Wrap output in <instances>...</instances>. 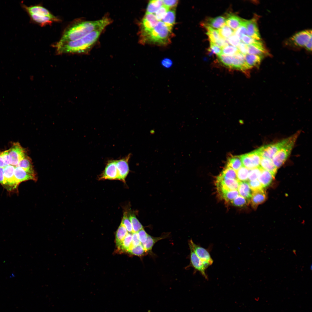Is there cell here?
Masks as SVG:
<instances>
[{"label":"cell","mask_w":312,"mask_h":312,"mask_svg":"<svg viewBox=\"0 0 312 312\" xmlns=\"http://www.w3.org/2000/svg\"><path fill=\"white\" fill-rule=\"evenodd\" d=\"M111 23L110 18L104 17L94 21H81L71 24L65 29L59 41L65 42L81 38L95 30L104 29Z\"/></svg>","instance_id":"1"},{"label":"cell","mask_w":312,"mask_h":312,"mask_svg":"<svg viewBox=\"0 0 312 312\" xmlns=\"http://www.w3.org/2000/svg\"><path fill=\"white\" fill-rule=\"evenodd\" d=\"M103 30L94 31L75 40L65 42L58 41L54 46L56 53L57 54L85 53L96 42Z\"/></svg>","instance_id":"2"},{"label":"cell","mask_w":312,"mask_h":312,"mask_svg":"<svg viewBox=\"0 0 312 312\" xmlns=\"http://www.w3.org/2000/svg\"><path fill=\"white\" fill-rule=\"evenodd\" d=\"M172 28L161 21H159L152 30L139 34V42L143 44L166 46L171 43V39L173 37Z\"/></svg>","instance_id":"3"},{"label":"cell","mask_w":312,"mask_h":312,"mask_svg":"<svg viewBox=\"0 0 312 312\" xmlns=\"http://www.w3.org/2000/svg\"><path fill=\"white\" fill-rule=\"evenodd\" d=\"M300 133L298 131L289 137L288 141L274 155L272 160L277 168L280 167L285 161L293 149Z\"/></svg>","instance_id":"4"},{"label":"cell","mask_w":312,"mask_h":312,"mask_svg":"<svg viewBox=\"0 0 312 312\" xmlns=\"http://www.w3.org/2000/svg\"><path fill=\"white\" fill-rule=\"evenodd\" d=\"M289 137L277 143L264 146L257 149L261 157L272 159L277 152L289 140Z\"/></svg>","instance_id":"5"},{"label":"cell","mask_w":312,"mask_h":312,"mask_svg":"<svg viewBox=\"0 0 312 312\" xmlns=\"http://www.w3.org/2000/svg\"><path fill=\"white\" fill-rule=\"evenodd\" d=\"M242 166L252 169L260 166L261 157L257 149L239 156Z\"/></svg>","instance_id":"6"},{"label":"cell","mask_w":312,"mask_h":312,"mask_svg":"<svg viewBox=\"0 0 312 312\" xmlns=\"http://www.w3.org/2000/svg\"><path fill=\"white\" fill-rule=\"evenodd\" d=\"M190 248H191L201 260L206 269L213 263V261L207 250L195 244L192 239L189 242Z\"/></svg>","instance_id":"7"},{"label":"cell","mask_w":312,"mask_h":312,"mask_svg":"<svg viewBox=\"0 0 312 312\" xmlns=\"http://www.w3.org/2000/svg\"><path fill=\"white\" fill-rule=\"evenodd\" d=\"M8 151L10 164L15 166L26 155L25 150L18 142L14 143Z\"/></svg>","instance_id":"8"},{"label":"cell","mask_w":312,"mask_h":312,"mask_svg":"<svg viewBox=\"0 0 312 312\" xmlns=\"http://www.w3.org/2000/svg\"><path fill=\"white\" fill-rule=\"evenodd\" d=\"M15 167L9 165L3 168L4 184L3 186L10 191L16 189L19 185L14 176Z\"/></svg>","instance_id":"9"},{"label":"cell","mask_w":312,"mask_h":312,"mask_svg":"<svg viewBox=\"0 0 312 312\" xmlns=\"http://www.w3.org/2000/svg\"><path fill=\"white\" fill-rule=\"evenodd\" d=\"M99 180H118V174L116 160L109 161L105 169L99 177Z\"/></svg>","instance_id":"10"},{"label":"cell","mask_w":312,"mask_h":312,"mask_svg":"<svg viewBox=\"0 0 312 312\" xmlns=\"http://www.w3.org/2000/svg\"><path fill=\"white\" fill-rule=\"evenodd\" d=\"M158 22L154 14L146 13L140 23L139 34L151 30L155 27Z\"/></svg>","instance_id":"11"},{"label":"cell","mask_w":312,"mask_h":312,"mask_svg":"<svg viewBox=\"0 0 312 312\" xmlns=\"http://www.w3.org/2000/svg\"><path fill=\"white\" fill-rule=\"evenodd\" d=\"M312 38L311 30H305L298 32L290 38V40L296 46L304 47L306 44Z\"/></svg>","instance_id":"12"},{"label":"cell","mask_w":312,"mask_h":312,"mask_svg":"<svg viewBox=\"0 0 312 312\" xmlns=\"http://www.w3.org/2000/svg\"><path fill=\"white\" fill-rule=\"evenodd\" d=\"M131 155L129 154L126 157L119 160H116L118 174V180L125 182V179L129 171V161Z\"/></svg>","instance_id":"13"},{"label":"cell","mask_w":312,"mask_h":312,"mask_svg":"<svg viewBox=\"0 0 312 312\" xmlns=\"http://www.w3.org/2000/svg\"><path fill=\"white\" fill-rule=\"evenodd\" d=\"M23 9L28 14H32L38 16H47L54 17L53 15L47 9L40 5L27 6L23 3H21Z\"/></svg>","instance_id":"14"},{"label":"cell","mask_w":312,"mask_h":312,"mask_svg":"<svg viewBox=\"0 0 312 312\" xmlns=\"http://www.w3.org/2000/svg\"><path fill=\"white\" fill-rule=\"evenodd\" d=\"M240 181L237 179H231L222 177L220 175L216 180L217 188L227 190H237Z\"/></svg>","instance_id":"15"},{"label":"cell","mask_w":312,"mask_h":312,"mask_svg":"<svg viewBox=\"0 0 312 312\" xmlns=\"http://www.w3.org/2000/svg\"><path fill=\"white\" fill-rule=\"evenodd\" d=\"M14 176L16 182L18 184L23 181L29 180L34 181L37 180L36 174L29 172L18 166L15 167Z\"/></svg>","instance_id":"16"},{"label":"cell","mask_w":312,"mask_h":312,"mask_svg":"<svg viewBox=\"0 0 312 312\" xmlns=\"http://www.w3.org/2000/svg\"><path fill=\"white\" fill-rule=\"evenodd\" d=\"M244 24L247 30V35L257 40H260L261 36L257 23L254 18L250 20H244Z\"/></svg>","instance_id":"17"},{"label":"cell","mask_w":312,"mask_h":312,"mask_svg":"<svg viewBox=\"0 0 312 312\" xmlns=\"http://www.w3.org/2000/svg\"><path fill=\"white\" fill-rule=\"evenodd\" d=\"M190 260L192 266L196 270L200 272L206 279L208 277L206 273V268L203 262L195 253L193 250L190 248Z\"/></svg>","instance_id":"18"},{"label":"cell","mask_w":312,"mask_h":312,"mask_svg":"<svg viewBox=\"0 0 312 312\" xmlns=\"http://www.w3.org/2000/svg\"><path fill=\"white\" fill-rule=\"evenodd\" d=\"M247 54L258 56L262 58L268 54L261 42L251 44L247 45Z\"/></svg>","instance_id":"19"},{"label":"cell","mask_w":312,"mask_h":312,"mask_svg":"<svg viewBox=\"0 0 312 312\" xmlns=\"http://www.w3.org/2000/svg\"><path fill=\"white\" fill-rule=\"evenodd\" d=\"M31 21L42 26L51 24L54 22L60 21V20L57 17L38 16L32 14H28Z\"/></svg>","instance_id":"20"},{"label":"cell","mask_w":312,"mask_h":312,"mask_svg":"<svg viewBox=\"0 0 312 312\" xmlns=\"http://www.w3.org/2000/svg\"><path fill=\"white\" fill-rule=\"evenodd\" d=\"M266 199V194L263 189L253 192L250 199L252 207L256 208L258 205L264 202Z\"/></svg>","instance_id":"21"},{"label":"cell","mask_w":312,"mask_h":312,"mask_svg":"<svg viewBox=\"0 0 312 312\" xmlns=\"http://www.w3.org/2000/svg\"><path fill=\"white\" fill-rule=\"evenodd\" d=\"M239 195L249 201L251 198L253 191L247 181L240 182L237 190Z\"/></svg>","instance_id":"22"},{"label":"cell","mask_w":312,"mask_h":312,"mask_svg":"<svg viewBox=\"0 0 312 312\" xmlns=\"http://www.w3.org/2000/svg\"><path fill=\"white\" fill-rule=\"evenodd\" d=\"M244 20L236 15L229 14L226 19V24L235 31L242 24Z\"/></svg>","instance_id":"23"},{"label":"cell","mask_w":312,"mask_h":312,"mask_svg":"<svg viewBox=\"0 0 312 312\" xmlns=\"http://www.w3.org/2000/svg\"><path fill=\"white\" fill-rule=\"evenodd\" d=\"M274 177L270 172L262 169L258 180L264 188L270 185Z\"/></svg>","instance_id":"24"},{"label":"cell","mask_w":312,"mask_h":312,"mask_svg":"<svg viewBox=\"0 0 312 312\" xmlns=\"http://www.w3.org/2000/svg\"><path fill=\"white\" fill-rule=\"evenodd\" d=\"M260 166L262 169L270 172L274 176L277 172V168L271 159L261 157Z\"/></svg>","instance_id":"25"},{"label":"cell","mask_w":312,"mask_h":312,"mask_svg":"<svg viewBox=\"0 0 312 312\" xmlns=\"http://www.w3.org/2000/svg\"><path fill=\"white\" fill-rule=\"evenodd\" d=\"M16 166L20 167L29 172L36 174L31 159L27 155L19 161Z\"/></svg>","instance_id":"26"},{"label":"cell","mask_w":312,"mask_h":312,"mask_svg":"<svg viewBox=\"0 0 312 312\" xmlns=\"http://www.w3.org/2000/svg\"><path fill=\"white\" fill-rule=\"evenodd\" d=\"M226 24V18L222 16H218L209 18L207 24L211 27L219 29Z\"/></svg>","instance_id":"27"},{"label":"cell","mask_w":312,"mask_h":312,"mask_svg":"<svg viewBox=\"0 0 312 312\" xmlns=\"http://www.w3.org/2000/svg\"><path fill=\"white\" fill-rule=\"evenodd\" d=\"M167 235H164L159 237H154L148 235L146 241L144 243L141 244L146 252H150L156 242L161 239L167 237Z\"/></svg>","instance_id":"28"},{"label":"cell","mask_w":312,"mask_h":312,"mask_svg":"<svg viewBox=\"0 0 312 312\" xmlns=\"http://www.w3.org/2000/svg\"><path fill=\"white\" fill-rule=\"evenodd\" d=\"M245 58L246 64L250 68L258 67L262 59L258 56L248 54L245 55Z\"/></svg>","instance_id":"29"},{"label":"cell","mask_w":312,"mask_h":312,"mask_svg":"<svg viewBox=\"0 0 312 312\" xmlns=\"http://www.w3.org/2000/svg\"><path fill=\"white\" fill-rule=\"evenodd\" d=\"M124 226L121 223L116 233L115 241L116 246L118 248L128 233Z\"/></svg>","instance_id":"30"},{"label":"cell","mask_w":312,"mask_h":312,"mask_svg":"<svg viewBox=\"0 0 312 312\" xmlns=\"http://www.w3.org/2000/svg\"><path fill=\"white\" fill-rule=\"evenodd\" d=\"M222 197L226 201H231L239 195L237 190H227L217 188Z\"/></svg>","instance_id":"31"},{"label":"cell","mask_w":312,"mask_h":312,"mask_svg":"<svg viewBox=\"0 0 312 312\" xmlns=\"http://www.w3.org/2000/svg\"><path fill=\"white\" fill-rule=\"evenodd\" d=\"M132 233H128L118 249L122 252H127L131 247Z\"/></svg>","instance_id":"32"},{"label":"cell","mask_w":312,"mask_h":312,"mask_svg":"<svg viewBox=\"0 0 312 312\" xmlns=\"http://www.w3.org/2000/svg\"><path fill=\"white\" fill-rule=\"evenodd\" d=\"M175 12L174 9H170L167 12L161 21L167 26L172 28L175 24Z\"/></svg>","instance_id":"33"},{"label":"cell","mask_w":312,"mask_h":312,"mask_svg":"<svg viewBox=\"0 0 312 312\" xmlns=\"http://www.w3.org/2000/svg\"><path fill=\"white\" fill-rule=\"evenodd\" d=\"M204 26L207 30L206 34L208 36L210 42L215 44L222 38L217 30L208 25H204Z\"/></svg>","instance_id":"34"},{"label":"cell","mask_w":312,"mask_h":312,"mask_svg":"<svg viewBox=\"0 0 312 312\" xmlns=\"http://www.w3.org/2000/svg\"><path fill=\"white\" fill-rule=\"evenodd\" d=\"M242 166L240 156H236L230 158L228 160L226 166L237 171Z\"/></svg>","instance_id":"35"},{"label":"cell","mask_w":312,"mask_h":312,"mask_svg":"<svg viewBox=\"0 0 312 312\" xmlns=\"http://www.w3.org/2000/svg\"><path fill=\"white\" fill-rule=\"evenodd\" d=\"M163 5V0L150 1L147 6L146 13L151 14L155 13Z\"/></svg>","instance_id":"36"},{"label":"cell","mask_w":312,"mask_h":312,"mask_svg":"<svg viewBox=\"0 0 312 312\" xmlns=\"http://www.w3.org/2000/svg\"><path fill=\"white\" fill-rule=\"evenodd\" d=\"M222 38L226 39L234 34V31L226 24L217 30Z\"/></svg>","instance_id":"37"},{"label":"cell","mask_w":312,"mask_h":312,"mask_svg":"<svg viewBox=\"0 0 312 312\" xmlns=\"http://www.w3.org/2000/svg\"><path fill=\"white\" fill-rule=\"evenodd\" d=\"M249 170L242 166L236 172L237 180L240 182L247 181L248 179Z\"/></svg>","instance_id":"38"},{"label":"cell","mask_w":312,"mask_h":312,"mask_svg":"<svg viewBox=\"0 0 312 312\" xmlns=\"http://www.w3.org/2000/svg\"><path fill=\"white\" fill-rule=\"evenodd\" d=\"M128 217L132 225L133 233H137L140 230L143 229L142 225L134 214H131L129 215Z\"/></svg>","instance_id":"39"},{"label":"cell","mask_w":312,"mask_h":312,"mask_svg":"<svg viewBox=\"0 0 312 312\" xmlns=\"http://www.w3.org/2000/svg\"><path fill=\"white\" fill-rule=\"evenodd\" d=\"M222 177L231 179H237L236 172L231 168L226 166L220 174Z\"/></svg>","instance_id":"40"},{"label":"cell","mask_w":312,"mask_h":312,"mask_svg":"<svg viewBox=\"0 0 312 312\" xmlns=\"http://www.w3.org/2000/svg\"><path fill=\"white\" fill-rule=\"evenodd\" d=\"M130 254L135 255L142 257L146 255L147 254L141 244L131 248L128 252Z\"/></svg>","instance_id":"41"},{"label":"cell","mask_w":312,"mask_h":312,"mask_svg":"<svg viewBox=\"0 0 312 312\" xmlns=\"http://www.w3.org/2000/svg\"><path fill=\"white\" fill-rule=\"evenodd\" d=\"M238 51L237 47L228 44L222 48L221 53L227 55L233 56Z\"/></svg>","instance_id":"42"},{"label":"cell","mask_w":312,"mask_h":312,"mask_svg":"<svg viewBox=\"0 0 312 312\" xmlns=\"http://www.w3.org/2000/svg\"><path fill=\"white\" fill-rule=\"evenodd\" d=\"M262 168L260 167L249 170L248 176L249 181L257 180L261 172Z\"/></svg>","instance_id":"43"},{"label":"cell","mask_w":312,"mask_h":312,"mask_svg":"<svg viewBox=\"0 0 312 312\" xmlns=\"http://www.w3.org/2000/svg\"><path fill=\"white\" fill-rule=\"evenodd\" d=\"M121 223L124 226L128 232L131 233H133L131 223L128 217L127 213L126 211H125L123 213Z\"/></svg>","instance_id":"44"},{"label":"cell","mask_w":312,"mask_h":312,"mask_svg":"<svg viewBox=\"0 0 312 312\" xmlns=\"http://www.w3.org/2000/svg\"><path fill=\"white\" fill-rule=\"evenodd\" d=\"M249 201L239 195L231 201V202L234 206L241 207L246 205Z\"/></svg>","instance_id":"45"},{"label":"cell","mask_w":312,"mask_h":312,"mask_svg":"<svg viewBox=\"0 0 312 312\" xmlns=\"http://www.w3.org/2000/svg\"><path fill=\"white\" fill-rule=\"evenodd\" d=\"M169 10L168 8L163 5L154 14L157 20L159 21L161 20Z\"/></svg>","instance_id":"46"},{"label":"cell","mask_w":312,"mask_h":312,"mask_svg":"<svg viewBox=\"0 0 312 312\" xmlns=\"http://www.w3.org/2000/svg\"><path fill=\"white\" fill-rule=\"evenodd\" d=\"M248 183L250 188L253 192L263 189V187L258 179L248 181Z\"/></svg>","instance_id":"47"},{"label":"cell","mask_w":312,"mask_h":312,"mask_svg":"<svg viewBox=\"0 0 312 312\" xmlns=\"http://www.w3.org/2000/svg\"><path fill=\"white\" fill-rule=\"evenodd\" d=\"M244 20L242 24L234 32V34L236 35L240 40L243 35H247V30L244 23Z\"/></svg>","instance_id":"48"},{"label":"cell","mask_w":312,"mask_h":312,"mask_svg":"<svg viewBox=\"0 0 312 312\" xmlns=\"http://www.w3.org/2000/svg\"><path fill=\"white\" fill-rule=\"evenodd\" d=\"M241 41L246 45L261 42L260 40H256L246 35H243L241 38Z\"/></svg>","instance_id":"49"},{"label":"cell","mask_w":312,"mask_h":312,"mask_svg":"<svg viewBox=\"0 0 312 312\" xmlns=\"http://www.w3.org/2000/svg\"><path fill=\"white\" fill-rule=\"evenodd\" d=\"M226 39L229 44L237 47L241 41L239 38L234 34Z\"/></svg>","instance_id":"50"},{"label":"cell","mask_w":312,"mask_h":312,"mask_svg":"<svg viewBox=\"0 0 312 312\" xmlns=\"http://www.w3.org/2000/svg\"><path fill=\"white\" fill-rule=\"evenodd\" d=\"M137 233L141 244L144 243L147 240L148 235L143 229L139 231Z\"/></svg>","instance_id":"51"},{"label":"cell","mask_w":312,"mask_h":312,"mask_svg":"<svg viewBox=\"0 0 312 312\" xmlns=\"http://www.w3.org/2000/svg\"><path fill=\"white\" fill-rule=\"evenodd\" d=\"M209 51L218 55L221 53L222 48L213 42H210Z\"/></svg>","instance_id":"52"},{"label":"cell","mask_w":312,"mask_h":312,"mask_svg":"<svg viewBox=\"0 0 312 312\" xmlns=\"http://www.w3.org/2000/svg\"><path fill=\"white\" fill-rule=\"evenodd\" d=\"M163 5L168 7L170 9L176 7L178 3V1L173 0H163Z\"/></svg>","instance_id":"53"},{"label":"cell","mask_w":312,"mask_h":312,"mask_svg":"<svg viewBox=\"0 0 312 312\" xmlns=\"http://www.w3.org/2000/svg\"><path fill=\"white\" fill-rule=\"evenodd\" d=\"M140 244L141 243L139 239L137 233H133L132 234V244L131 248L132 247L137 246Z\"/></svg>","instance_id":"54"},{"label":"cell","mask_w":312,"mask_h":312,"mask_svg":"<svg viewBox=\"0 0 312 312\" xmlns=\"http://www.w3.org/2000/svg\"><path fill=\"white\" fill-rule=\"evenodd\" d=\"M237 47L239 51L244 55H245L248 53L247 45L245 44L241 41Z\"/></svg>","instance_id":"55"},{"label":"cell","mask_w":312,"mask_h":312,"mask_svg":"<svg viewBox=\"0 0 312 312\" xmlns=\"http://www.w3.org/2000/svg\"><path fill=\"white\" fill-rule=\"evenodd\" d=\"M161 64L162 66L164 68H169L172 66L173 62L171 59L166 58L161 60Z\"/></svg>","instance_id":"56"},{"label":"cell","mask_w":312,"mask_h":312,"mask_svg":"<svg viewBox=\"0 0 312 312\" xmlns=\"http://www.w3.org/2000/svg\"><path fill=\"white\" fill-rule=\"evenodd\" d=\"M0 154L6 165L7 166L10 165L9 162L8 150L0 152Z\"/></svg>","instance_id":"57"},{"label":"cell","mask_w":312,"mask_h":312,"mask_svg":"<svg viewBox=\"0 0 312 312\" xmlns=\"http://www.w3.org/2000/svg\"><path fill=\"white\" fill-rule=\"evenodd\" d=\"M3 168L0 167V183L3 186L4 184Z\"/></svg>","instance_id":"58"},{"label":"cell","mask_w":312,"mask_h":312,"mask_svg":"<svg viewBox=\"0 0 312 312\" xmlns=\"http://www.w3.org/2000/svg\"><path fill=\"white\" fill-rule=\"evenodd\" d=\"M305 48L309 51H311L312 50V38H311L308 42L304 47Z\"/></svg>","instance_id":"59"},{"label":"cell","mask_w":312,"mask_h":312,"mask_svg":"<svg viewBox=\"0 0 312 312\" xmlns=\"http://www.w3.org/2000/svg\"><path fill=\"white\" fill-rule=\"evenodd\" d=\"M6 166L3 158L0 154V167L4 168Z\"/></svg>","instance_id":"60"}]
</instances>
